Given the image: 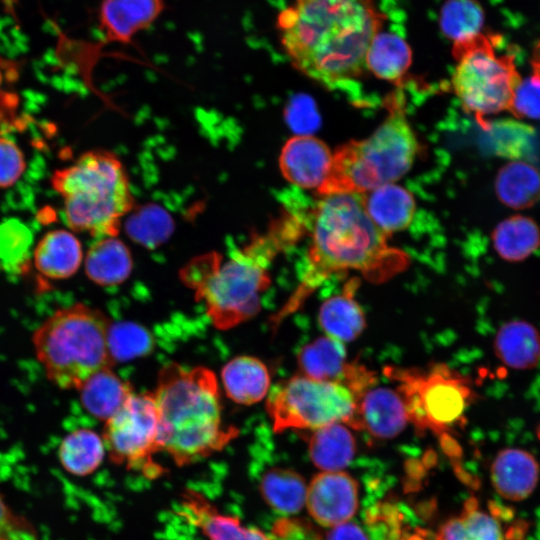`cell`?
<instances>
[{
	"mask_svg": "<svg viewBox=\"0 0 540 540\" xmlns=\"http://www.w3.org/2000/svg\"><path fill=\"white\" fill-rule=\"evenodd\" d=\"M384 21L375 0H294L278 13L276 28L292 65L334 89L367 71L366 54Z\"/></svg>",
	"mask_w": 540,
	"mask_h": 540,
	"instance_id": "6da1fadb",
	"label": "cell"
},
{
	"mask_svg": "<svg viewBox=\"0 0 540 540\" xmlns=\"http://www.w3.org/2000/svg\"><path fill=\"white\" fill-rule=\"evenodd\" d=\"M311 242L300 284L271 318L273 328L296 312L331 275L348 270L382 282L408 265V256L388 245L387 235L371 219L365 193L320 196L309 215Z\"/></svg>",
	"mask_w": 540,
	"mask_h": 540,
	"instance_id": "7a4b0ae2",
	"label": "cell"
},
{
	"mask_svg": "<svg viewBox=\"0 0 540 540\" xmlns=\"http://www.w3.org/2000/svg\"><path fill=\"white\" fill-rule=\"evenodd\" d=\"M283 221L265 234H256L228 258L218 252L190 261L180 273L217 329L228 330L254 317L261 309V294L270 286L268 267L278 252L293 244Z\"/></svg>",
	"mask_w": 540,
	"mask_h": 540,
	"instance_id": "3957f363",
	"label": "cell"
},
{
	"mask_svg": "<svg viewBox=\"0 0 540 540\" xmlns=\"http://www.w3.org/2000/svg\"><path fill=\"white\" fill-rule=\"evenodd\" d=\"M159 417V448L179 466L220 451L238 430L222 420L215 374L206 367L164 366L153 392Z\"/></svg>",
	"mask_w": 540,
	"mask_h": 540,
	"instance_id": "277c9868",
	"label": "cell"
},
{
	"mask_svg": "<svg viewBox=\"0 0 540 540\" xmlns=\"http://www.w3.org/2000/svg\"><path fill=\"white\" fill-rule=\"evenodd\" d=\"M402 91L387 100L388 115L366 139L352 140L333 153L332 165L319 196L333 193H367L394 183L412 167L418 151L414 131L405 116Z\"/></svg>",
	"mask_w": 540,
	"mask_h": 540,
	"instance_id": "5b68a950",
	"label": "cell"
},
{
	"mask_svg": "<svg viewBox=\"0 0 540 540\" xmlns=\"http://www.w3.org/2000/svg\"><path fill=\"white\" fill-rule=\"evenodd\" d=\"M52 186L63 197L67 225L98 239L116 237L121 219L134 206L127 172L106 150L88 151L57 170Z\"/></svg>",
	"mask_w": 540,
	"mask_h": 540,
	"instance_id": "8992f818",
	"label": "cell"
},
{
	"mask_svg": "<svg viewBox=\"0 0 540 540\" xmlns=\"http://www.w3.org/2000/svg\"><path fill=\"white\" fill-rule=\"evenodd\" d=\"M110 319L77 303L54 312L33 334L47 378L62 389H79L96 372L115 364L108 346Z\"/></svg>",
	"mask_w": 540,
	"mask_h": 540,
	"instance_id": "52a82bcc",
	"label": "cell"
},
{
	"mask_svg": "<svg viewBox=\"0 0 540 540\" xmlns=\"http://www.w3.org/2000/svg\"><path fill=\"white\" fill-rule=\"evenodd\" d=\"M500 37L479 33L455 42L456 66L451 83L463 108L472 114L481 128L490 129L486 117L509 111L521 77L511 54L499 55Z\"/></svg>",
	"mask_w": 540,
	"mask_h": 540,
	"instance_id": "ba28073f",
	"label": "cell"
},
{
	"mask_svg": "<svg viewBox=\"0 0 540 540\" xmlns=\"http://www.w3.org/2000/svg\"><path fill=\"white\" fill-rule=\"evenodd\" d=\"M384 373L397 382L409 422L418 430L447 436L464 415L472 399L468 381L445 364L428 369L387 367Z\"/></svg>",
	"mask_w": 540,
	"mask_h": 540,
	"instance_id": "9c48e42d",
	"label": "cell"
},
{
	"mask_svg": "<svg viewBox=\"0 0 540 540\" xmlns=\"http://www.w3.org/2000/svg\"><path fill=\"white\" fill-rule=\"evenodd\" d=\"M267 395L266 411L275 432L349 425L356 409V399L344 385L304 375L278 382Z\"/></svg>",
	"mask_w": 540,
	"mask_h": 540,
	"instance_id": "30bf717a",
	"label": "cell"
},
{
	"mask_svg": "<svg viewBox=\"0 0 540 540\" xmlns=\"http://www.w3.org/2000/svg\"><path fill=\"white\" fill-rule=\"evenodd\" d=\"M159 417L153 393L132 394L105 421L103 441L111 460L149 476L160 473L153 461L159 448Z\"/></svg>",
	"mask_w": 540,
	"mask_h": 540,
	"instance_id": "8fae6325",
	"label": "cell"
},
{
	"mask_svg": "<svg viewBox=\"0 0 540 540\" xmlns=\"http://www.w3.org/2000/svg\"><path fill=\"white\" fill-rule=\"evenodd\" d=\"M358 492V483L348 473L322 472L312 479L307 489L308 511L322 526L347 522L358 509Z\"/></svg>",
	"mask_w": 540,
	"mask_h": 540,
	"instance_id": "7c38bea8",
	"label": "cell"
},
{
	"mask_svg": "<svg viewBox=\"0 0 540 540\" xmlns=\"http://www.w3.org/2000/svg\"><path fill=\"white\" fill-rule=\"evenodd\" d=\"M333 153L312 135H296L281 149L279 167L284 178L299 188L319 189L326 180Z\"/></svg>",
	"mask_w": 540,
	"mask_h": 540,
	"instance_id": "4fadbf2b",
	"label": "cell"
},
{
	"mask_svg": "<svg viewBox=\"0 0 540 540\" xmlns=\"http://www.w3.org/2000/svg\"><path fill=\"white\" fill-rule=\"evenodd\" d=\"M165 0H101L98 28L105 43L131 44L165 10Z\"/></svg>",
	"mask_w": 540,
	"mask_h": 540,
	"instance_id": "5bb4252c",
	"label": "cell"
},
{
	"mask_svg": "<svg viewBox=\"0 0 540 540\" xmlns=\"http://www.w3.org/2000/svg\"><path fill=\"white\" fill-rule=\"evenodd\" d=\"M408 422L399 392L374 385L356 397V409L349 426L364 429L373 437L388 439L400 434Z\"/></svg>",
	"mask_w": 540,
	"mask_h": 540,
	"instance_id": "9a60e30c",
	"label": "cell"
},
{
	"mask_svg": "<svg viewBox=\"0 0 540 540\" xmlns=\"http://www.w3.org/2000/svg\"><path fill=\"white\" fill-rule=\"evenodd\" d=\"M538 478L536 459L523 449L501 450L491 466V479L496 491L510 501L526 499L534 491Z\"/></svg>",
	"mask_w": 540,
	"mask_h": 540,
	"instance_id": "2e32d148",
	"label": "cell"
},
{
	"mask_svg": "<svg viewBox=\"0 0 540 540\" xmlns=\"http://www.w3.org/2000/svg\"><path fill=\"white\" fill-rule=\"evenodd\" d=\"M181 508L209 540H273L257 528L244 526L238 518L220 513L196 492L184 493Z\"/></svg>",
	"mask_w": 540,
	"mask_h": 540,
	"instance_id": "e0dca14e",
	"label": "cell"
},
{
	"mask_svg": "<svg viewBox=\"0 0 540 540\" xmlns=\"http://www.w3.org/2000/svg\"><path fill=\"white\" fill-rule=\"evenodd\" d=\"M359 283L358 278L350 279L341 294L322 303L318 320L326 336L344 343L355 340L364 331L365 315L355 300Z\"/></svg>",
	"mask_w": 540,
	"mask_h": 540,
	"instance_id": "ac0fdd59",
	"label": "cell"
},
{
	"mask_svg": "<svg viewBox=\"0 0 540 540\" xmlns=\"http://www.w3.org/2000/svg\"><path fill=\"white\" fill-rule=\"evenodd\" d=\"M365 207L374 223L387 235L406 229L416 211L413 195L394 183L365 193Z\"/></svg>",
	"mask_w": 540,
	"mask_h": 540,
	"instance_id": "d6986e66",
	"label": "cell"
},
{
	"mask_svg": "<svg viewBox=\"0 0 540 540\" xmlns=\"http://www.w3.org/2000/svg\"><path fill=\"white\" fill-rule=\"evenodd\" d=\"M221 378L226 395L238 404L257 403L270 390V375L266 365L252 356L231 359L223 367Z\"/></svg>",
	"mask_w": 540,
	"mask_h": 540,
	"instance_id": "ffe728a7",
	"label": "cell"
},
{
	"mask_svg": "<svg viewBox=\"0 0 540 540\" xmlns=\"http://www.w3.org/2000/svg\"><path fill=\"white\" fill-rule=\"evenodd\" d=\"M82 261L80 241L66 230L46 233L34 251L37 270L50 279H65L78 270Z\"/></svg>",
	"mask_w": 540,
	"mask_h": 540,
	"instance_id": "44dd1931",
	"label": "cell"
},
{
	"mask_svg": "<svg viewBox=\"0 0 540 540\" xmlns=\"http://www.w3.org/2000/svg\"><path fill=\"white\" fill-rule=\"evenodd\" d=\"M133 268L129 248L117 237L99 238L89 248L85 271L90 280L103 286L124 282Z\"/></svg>",
	"mask_w": 540,
	"mask_h": 540,
	"instance_id": "7402d4cb",
	"label": "cell"
},
{
	"mask_svg": "<svg viewBox=\"0 0 540 540\" xmlns=\"http://www.w3.org/2000/svg\"><path fill=\"white\" fill-rule=\"evenodd\" d=\"M494 348L496 356L506 366L531 369L540 361V333L526 321H510L498 330Z\"/></svg>",
	"mask_w": 540,
	"mask_h": 540,
	"instance_id": "603a6c76",
	"label": "cell"
},
{
	"mask_svg": "<svg viewBox=\"0 0 540 540\" xmlns=\"http://www.w3.org/2000/svg\"><path fill=\"white\" fill-rule=\"evenodd\" d=\"M78 390L84 408L102 421L117 413L133 394L131 385L122 381L112 368L96 372Z\"/></svg>",
	"mask_w": 540,
	"mask_h": 540,
	"instance_id": "cb8c5ba5",
	"label": "cell"
},
{
	"mask_svg": "<svg viewBox=\"0 0 540 540\" xmlns=\"http://www.w3.org/2000/svg\"><path fill=\"white\" fill-rule=\"evenodd\" d=\"M297 363L304 376L340 384L350 364L344 344L329 336L317 338L301 348Z\"/></svg>",
	"mask_w": 540,
	"mask_h": 540,
	"instance_id": "d4e9b609",
	"label": "cell"
},
{
	"mask_svg": "<svg viewBox=\"0 0 540 540\" xmlns=\"http://www.w3.org/2000/svg\"><path fill=\"white\" fill-rule=\"evenodd\" d=\"M355 452V438L344 423L315 429L309 440L310 458L316 467L324 471H339L347 467Z\"/></svg>",
	"mask_w": 540,
	"mask_h": 540,
	"instance_id": "484cf974",
	"label": "cell"
},
{
	"mask_svg": "<svg viewBox=\"0 0 540 540\" xmlns=\"http://www.w3.org/2000/svg\"><path fill=\"white\" fill-rule=\"evenodd\" d=\"M495 190L506 206L530 208L540 200V171L525 161H512L498 171Z\"/></svg>",
	"mask_w": 540,
	"mask_h": 540,
	"instance_id": "4316f807",
	"label": "cell"
},
{
	"mask_svg": "<svg viewBox=\"0 0 540 540\" xmlns=\"http://www.w3.org/2000/svg\"><path fill=\"white\" fill-rule=\"evenodd\" d=\"M105 450L103 438L93 430L81 428L62 439L58 448V459L68 474L86 477L99 468Z\"/></svg>",
	"mask_w": 540,
	"mask_h": 540,
	"instance_id": "83f0119b",
	"label": "cell"
},
{
	"mask_svg": "<svg viewBox=\"0 0 540 540\" xmlns=\"http://www.w3.org/2000/svg\"><path fill=\"white\" fill-rule=\"evenodd\" d=\"M492 241L502 259L520 262L540 247V228L532 218L514 215L495 227Z\"/></svg>",
	"mask_w": 540,
	"mask_h": 540,
	"instance_id": "f1b7e54d",
	"label": "cell"
},
{
	"mask_svg": "<svg viewBox=\"0 0 540 540\" xmlns=\"http://www.w3.org/2000/svg\"><path fill=\"white\" fill-rule=\"evenodd\" d=\"M412 62L408 43L391 32H379L366 54V67L380 79L399 82Z\"/></svg>",
	"mask_w": 540,
	"mask_h": 540,
	"instance_id": "f546056e",
	"label": "cell"
},
{
	"mask_svg": "<svg viewBox=\"0 0 540 540\" xmlns=\"http://www.w3.org/2000/svg\"><path fill=\"white\" fill-rule=\"evenodd\" d=\"M265 502L283 515L299 512L307 497L303 477L291 469L272 468L264 473L259 484Z\"/></svg>",
	"mask_w": 540,
	"mask_h": 540,
	"instance_id": "4dcf8cb0",
	"label": "cell"
},
{
	"mask_svg": "<svg viewBox=\"0 0 540 540\" xmlns=\"http://www.w3.org/2000/svg\"><path fill=\"white\" fill-rule=\"evenodd\" d=\"M437 540H504L500 523L495 516L479 509L475 500L465 504L459 517L445 522L436 535Z\"/></svg>",
	"mask_w": 540,
	"mask_h": 540,
	"instance_id": "1f68e13d",
	"label": "cell"
},
{
	"mask_svg": "<svg viewBox=\"0 0 540 540\" xmlns=\"http://www.w3.org/2000/svg\"><path fill=\"white\" fill-rule=\"evenodd\" d=\"M484 21L485 13L477 0H447L440 10V29L454 43L481 33Z\"/></svg>",
	"mask_w": 540,
	"mask_h": 540,
	"instance_id": "d6a6232c",
	"label": "cell"
},
{
	"mask_svg": "<svg viewBox=\"0 0 540 540\" xmlns=\"http://www.w3.org/2000/svg\"><path fill=\"white\" fill-rule=\"evenodd\" d=\"M109 351L116 360H130L147 354L152 348V337L138 324H111L108 332Z\"/></svg>",
	"mask_w": 540,
	"mask_h": 540,
	"instance_id": "836d02e7",
	"label": "cell"
},
{
	"mask_svg": "<svg viewBox=\"0 0 540 540\" xmlns=\"http://www.w3.org/2000/svg\"><path fill=\"white\" fill-rule=\"evenodd\" d=\"M31 245V234L20 222L10 220L0 226V261L9 271L26 268Z\"/></svg>",
	"mask_w": 540,
	"mask_h": 540,
	"instance_id": "e575fe53",
	"label": "cell"
},
{
	"mask_svg": "<svg viewBox=\"0 0 540 540\" xmlns=\"http://www.w3.org/2000/svg\"><path fill=\"white\" fill-rule=\"evenodd\" d=\"M515 117L540 119V76L536 73L517 85L509 109Z\"/></svg>",
	"mask_w": 540,
	"mask_h": 540,
	"instance_id": "d590c367",
	"label": "cell"
},
{
	"mask_svg": "<svg viewBox=\"0 0 540 540\" xmlns=\"http://www.w3.org/2000/svg\"><path fill=\"white\" fill-rule=\"evenodd\" d=\"M0 540H39L33 524L15 513L0 492Z\"/></svg>",
	"mask_w": 540,
	"mask_h": 540,
	"instance_id": "8d00e7d4",
	"label": "cell"
},
{
	"mask_svg": "<svg viewBox=\"0 0 540 540\" xmlns=\"http://www.w3.org/2000/svg\"><path fill=\"white\" fill-rule=\"evenodd\" d=\"M25 168L24 155L11 140L0 137V187L13 185Z\"/></svg>",
	"mask_w": 540,
	"mask_h": 540,
	"instance_id": "74e56055",
	"label": "cell"
},
{
	"mask_svg": "<svg viewBox=\"0 0 540 540\" xmlns=\"http://www.w3.org/2000/svg\"><path fill=\"white\" fill-rule=\"evenodd\" d=\"M288 119L291 126L300 133H309L318 128L320 118L311 98L301 96L289 108Z\"/></svg>",
	"mask_w": 540,
	"mask_h": 540,
	"instance_id": "f35d334b",
	"label": "cell"
},
{
	"mask_svg": "<svg viewBox=\"0 0 540 540\" xmlns=\"http://www.w3.org/2000/svg\"><path fill=\"white\" fill-rule=\"evenodd\" d=\"M273 540H321L313 528L299 519L280 518L272 527Z\"/></svg>",
	"mask_w": 540,
	"mask_h": 540,
	"instance_id": "ab89813d",
	"label": "cell"
},
{
	"mask_svg": "<svg viewBox=\"0 0 540 540\" xmlns=\"http://www.w3.org/2000/svg\"><path fill=\"white\" fill-rule=\"evenodd\" d=\"M326 540H369V538L358 524L347 521L333 526L327 532Z\"/></svg>",
	"mask_w": 540,
	"mask_h": 540,
	"instance_id": "60d3db41",
	"label": "cell"
},
{
	"mask_svg": "<svg viewBox=\"0 0 540 540\" xmlns=\"http://www.w3.org/2000/svg\"><path fill=\"white\" fill-rule=\"evenodd\" d=\"M398 540H437V538L429 531L416 527L412 531L403 528Z\"/></svg>",
	"mask_w": 540,
	"mask_h": 540,
	"instance_id": "b9f144b4",
	"label": "cell"
},
{
	"mask_svg": "<svg viewBox=\"0 0 540 540\" xmlns=\"http://www.w3.org/2000/svg\"><path fill=\"white\" fill-rule=\"evenodd\" d=\"M533 72L540 76V42L536 45L534 54L531 60Z\"/></svg>",
	"mask_w": 540,
	"mask_h": 540,
	"instance_id": "7bdbcfd3",
	"label": "cell"
},
{
	"mask_svg": "<svg viewBox=\"0 0 540 540\" xmlns=\"http://www.w3.org/2000/svg\"><path fill=\"white\" fill-rule=\"evenodd\" d=\"M0 2L10 10V12H14V4L16 0H0Z\"/></svg>",
	"mask_w": 540,
	"mask_h": 540,
	"instance_id": "ee69618b",
	"label": "cell"
},
{
	"mask_svg": "<svg viewBox=\"0 0 540 540\" xmlns=\"http://www.w3.org/2000/svg\"><path fill=\"white\" fill-rule=\"evenodd\" d=\"M537 434H538V437L540 438V425L537 428Z\"/></svg>",
	"mask_w": 540,
	"mask_h": 540,
	"instance_id": "f6af8a7d",
	"label": "cell"
}]
</instances>
